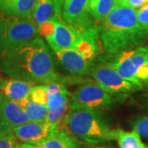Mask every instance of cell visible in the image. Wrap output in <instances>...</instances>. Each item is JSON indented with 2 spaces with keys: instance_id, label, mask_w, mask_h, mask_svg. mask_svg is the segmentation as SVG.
Segmentation results:
<instances>
[{
  "instance_id": "cell-1",
  "label": "cell",
  "mask_w": 148,
  "mask_h": 148,
  "mask_svg": "<svg viewBox=\"0 0 148 148\" xmlns=\"http://www.w3.org/2000/svg\"><path fill=\"white\" fill-rule=\"evenodd\" d=\"M0 69L11 78L33 84L48 85L59 80L51 52L40 36L2 54Z\"/></svg>"
},
{
  "instance_id": "cell-2",
  "label": "cell",
  "mask_w": 148,
  "mask_h": 148,
  "mask_svg": "<svg viewBox=\"0 0 148 148\" xmlns=\"http://www.w3.org/2000/svg\"><path fill=\"white\" fill-rule=\"evenodd\" d=\"M98 27L105 58L110 59L121 51L132 49L148 36V32L139 25L137 10L125 6H116Z\"/></svg>"
},
{
  "instance_id": "cell-3",
  "label": "cell",
  "mask_w": 148,
  "mask_h": 148,
  "mask_svg": "<svg viewBox=\"0 0 148 148\" xmlns=\"http://www.w3.org/2000/svg\"><path fill=\"white\" fill-rule=\"evenodd\" d=\"M63 127L75 138L89 145L115 140V129L110 127L100 110H71Z\"/></svg>"
},
{
  "instance_id": "cell-4",
  "label": "cell",
  "mask_w": 148,
  "mask_h": 148,
  "mask_svg": "<svg viewBox=\"0 0 148 148\" xmlns=\"http://www.w3.org/2000/svg\"><path fill=\"white\" fill-rule=\"evenodd\" d=\"M39 28L32 17L0 13V56L38 36Z\"/></svg>"
},
{
  "instance_id": "cell-5",
  "label": "cell",
  "mask_w": 148,
  "mask_h": 148,
  "mask_svg": "<svg viewBox=\"0 0 148 148\" xmlns=\"http://www.w3.org/2000/svg\"><path fill=\"white\" fill-rule=\"evenodd\" d=\"M38 28L39 35L45 37L49 45L54 53L64 49H78L81 38L62 19L61 16H53L49 21Z\"/></svg>"
},
{
  "instance_id": "cell-6",
  "label": "cell",
  "mask_w": 148,
  "mask_h": 148,
  "mask_svg": "<svg viewBox=\"0 0 148 148\" xmlns=\"http://www.w3.org/2000/svg\"><path fill=\"white\" fill-rule=\"evenodd\" d=\"M114 102L111 95L97 82H85L78 86L70 95V109L101 110Z\"/></svg>"
},
{
  "instance_id": "cell-7",
  "label": "cell",
  "mask_w": 148,
  "mask_h": 148,
  "mask_svg": "<svg viewBox=\"0 0 148 148\" xmlns=\"http://www.w3.org/2000/svg\"><path fill=\"white\" fill-rule=\"evenodd\" d=\"M147 61V46H140L119 52L107 64L115 69L123 78L143 88V84L137 77V72L139 67Z\"/></svg>"
},
{
  "instance_id": "cell-8",
  "label": "cell",
  "mask_w": 148,
  "mask_h": 148,
  "mask_svg": "<svg viewBox=\"0 0 148 148\" xmlns=\"http://www.w3.org/2000/svg\"><path fill=\"white\" fill-rule=\"evenodd\" d=\"M46 86L49 95L47 122L53 127L62 128L64 119L71 110L69 91L63 82H55Z\"/></svg>"
},
{
  "instance_id": "cell-9",
  "label": "cell",
  "mask_w": 148,
  "mask_h": 148,
  "mask_svg": "<svg viewBox=\"0 0 148 148\" xmlns=\"http://www.w3.org/2000/svg\"><path fill=\"white\" fill-rule=\"evenodd\" d=\"M89 75L110 94L127 93L141 89L138 86L123 78L115 69L108 64L92 63Z\"/></svg>"
},
{
  "instance_id": "cell-10",
  "label": "cell",
  "mask_w": 148,
  "mask_h": 148,
  "mask_svg": "<svg viewBox=\"0 0 148 148\" xmlns=\"http://www.w3.org/2000/svg\"><path fill=\"white\" fill-rule=\"evenodd\" d=\"M90 0H64L62 8V19L77 34L96 26L89 12Z\"/></svg>"
},
{
  "instance_id": "cell-11",
  "label": "cell",
  "mask_w": 148,
  "mask_h": 148,
  "mask_svg": "<svg viewBox=\"0 0 148 148\" xmlns=\"http://www.w3.org/2000/svg\"><path fill=\"white\" fill-rule=\"evenodd\" d=\"M58 129L60 128L53 127L47 121H28L12 127V132L17 139L23 143L40 146Z\"/></svg>"
},
{
  "instance_id": "cell-12",
  "label": "cell",
  "mask_w": 148,
  "mask_h": 148,
  "mask_svg": "<svg viewBox=\"0 0 148 148\" xmlns=\"http://www.w3.org/2000/svg\"><path fill=\"white\" fill-rule=\"evenodd\" d=\"M55 53L60 64L70 73L89 75L90 66L93 62L85 58L79 51L73 49H64Z\"/></svg>"
},
{
  "instance_id": "cell-13",
  "label": "cell",
  "mask_w": 148,
  "mask_h": 148,
  "mask_svg": "<svg viewBox=\"0 0 148 148\" xmlns=\"http://www.w3.org/2000/svg\"><path fill=\"white\" fill-rule=\"evenodd\" d=\"M0 114L12 127L28 122V118L21 105L3 95L0 101Z\"/></svg>"
},
{
  "instance_id": "cell-14",
  "label": "cell",
  "mask_w": 148,
  "mask_h": 148,
  "mask_svg": "<svg viewBox=\"0 0 148 148\" xmlns=\"http://www.w3.org/2000/svg\"><path fill=\"white\" fill-rule=\"evenodd\" d=\"M36 0H0V13L19 17H32Z\"/></svg>"
},
{
  "instance_id": "cell-15",
  "label": "cell",
  "mask_w": 148,
  "mask_h": 148,
  "mask_svg": "<svg viewBox=\"0 0 148 148\" xmlns=\"http://www.w3.org/2000/svg\"><path fill=\"white\" fill-rule=\"evenodd\" d=\"M37 148H84L78 139L64 127L57 130Z\"/></svg>"
},
{
  "instance_id": "cell-16",
  "label": "cell",
  "mask_w": 148,
  "mask_h": 148,
  "mask_svg": "<svg viewBox=\"0 0 148 148\" xmlns=\"http://www.w3.org/2000/svg\"><path fill=\"white\" fill-rule=\"evenodd\" d=\"M34 86L35 84L29 82L12 78L6 81L0 91L7 98L19 102L29 97L31 90Z\"/></svg>"
},
{
  "instance_id": "cell-17",
  "label": "cell",
  "mask_w": 148,
  "mask_h": 148,
  "mask_svg": "<svg viewBox=\"0 0 148 148\" xmlns=\"http://www.w3.org/2000/svg\"><path fill=\"white\" fill-rule=\"evenodd\" d=\"M25 113L27 114L29 121L45 122L48 119V106L37 104L32 101L29 97L18 102Z\"/></svg>"
},
{
  "instance_id": "cell-18",
  "label": "cell",
  "mask_w": 148,
  "mask_h": 148,
  "mask_svg": "<svg viewBox=\"0 0 148 148\" xmlns=\"http://www.w3.org/2000/svg\"><path fill=\"white\" fill-rule=\"evenodd\" d=\"M54 16L53 0H36L32 17L38 27L46 23Z\"/></svg>"
},
{
  "instance_id": "cell-19",
  "label": "cell",
  "mask_w": 148,
  "mask_h": 148,
  "mask_svg": "<svg viewBox=\"0 0 148 148\" xmlns=\"http://www.w3.org/2000/svg\"><path fill=\"white\" fill-rule=\"evenodd\" d=\"M115 140L119 148H148L147 145L143 143L141 136L136 131L126 132L123 129H115Z\"/></svg>"
},
{
  "instance_id": "cell-20",
  "label": "cell",
  "mask_w": 148,
  "mask_h": 148,
  "mask_svg": "<svg viewBox=\"0 0 148 148\" xmlns=\"http://www.w3.org/2000/svg\"><path fill=\"white\" fill-rule=\"evenodd\" d=\"M118 5V0H90L89 12L93 19L101 21Z\"/></svg>"
},
{
  "instance_id": "cell-21",
  "label": "cell",
  "mask_w": 148,
  "mask_h": 148,
  "mask_svg": "<svg viewBox=\"0 0 148 148\" xmlns=\"http://www.w3.org/2000/svg\"><path fill=\"white\" fill-rule=\"evenodd\" d=\"M29 98L37 104L47 106L48 101H49L47 86L46 85L34 86L31 90Z\"/></svg>"
},
{
  "instance_id": "cell-22",
  "label": "cell",
  "mask_w": 148,
  "mask_h": 148,
  "mask_svg": "<svg viewBox=\"0 0 148 148\" xmlns=\"http://www.w3.org/2000/svg\"><path fill=\"white\" fill-rule=\"evenodd\" d=\"M133 130L144 138H148V116L138 118L132 124Z\"/></svg>"
},
{
  "instance_id": "cell-23",
  "label": "cell",
  "mask_w": 148,
  "mask_h": 148,
  "mask_svg": "<svg viewBox=\"0 0 148 148\" xmlns=\"http://www.w3.org/2000/svg\"><path fill=\"white\" fill-rule=\"evenodd\" d=\"M12 130L5 135L0 137V148H19L20 143L18 142Z\"/></svg>"
},
{
  "instance_id": "cell-24",
  "label": "cell",
  "mask_w": 148,
  "mask_h": 148,
  "mask_svg": "<svg viewBox=\"0 0 148 148\" xmlns=\"http://www.w3.org/2000/svg\"><path fill=\"white\" fill-rule=\"evenodd\" d=\"M137 16L139 25L143 30L148 32V2L137 10Z\"/></svg>"
},
{
  "instance_id": "cell-25",
  "label": "cell",
  "mask_w": 148,
  "mask_h": 148,
  "mask_svg": "<svg viewBox=\"0 0 148 148\" xmlns=\"http://www.w3.org/2000/svg\"><path fill=\"white\" fill-rule=\"evenodd\" d=\"M146 3H147L146 0H123L122 3H120L119 5L132 8L134 9H138Z\"/></svg>"
},
{
  "instance_id": "cell-26",
  "label": "cell",
  "mask_w": 148,
  "mask_h": 148,
  "mask_svg": "<svg viewBox=\"0 0 148 148\" xmlns=\"http://www.w3.org/2000/svg\"><path fill=\"white\" fill-rule=\"evenodd\" d=\"M12 130V127L7 123L3 116L0 114V137L5 135Z\"/></svg>"
},
{
  "instance_id": "cell-27",
  "label": "cell",
  "mask_w": 148,
  "mask_h": 148,
  "mask_svg": "<svg viewBox=\"0 0 148 148\" xmlns=\"http://www.w3.org/2000/svg\"><path fill=\"white\" fill-rule=\"evenodd\" d=\"M53 3L54 8V16H61L64 0H53Z\"/></svg>"
},
{
  "instance_id": "cell-28",
  "label": "cell",
  "mask_w": 148,
  "mask_h": 148,
  "mask_svg": "<svg viewBox=\"0 0 148 148\" xmlns=\"http://www.w3.org/2000/svg\"><path fill=\"white\" fill-rule=\"evenodd\" d=\"M19 148H37V146L31 145V144H27V143H22L20 145Z\"/></svg>"
},
{
  "instance_id": "cell-29",
  "label": "cell",
  "mask_w": 148,
  "mask_h": 148,
  "mask_svg": "<svg viewBox=\"0 0 148 148\" xmlns=\"http://www.w3.org/2000/svg\"><path fill=\"white\" fill-rule=\"evenodd\" d=\"M6 81H7V79L3 78V77H2L0 76V90H2V88L3 87V86H4V84H5Z\"/></svg>"
},
{
  "instance_id": "cell-30",
  "label": "cell",
  "mask_w": 148,
  "mask_h": 148,
  "mask_svg": "<svg viewBox=\"0 0 148 148\" xmlns=\"http://www.w3.org/2000/svg\"><path fill=\"white\" fill-rule=\"evenodd\" d=\"M3 93L0 91V101H1V100L3 99Z\"/></svg>"
},
{
  "instance_id": "cell-31",
  "label": "cell",
  "mask_w": 148,
  "mask_h": 148,
  "mask_svg": "<svg viewBox=\"0 0 148 148\" xmlns=\"http://www.w3.org/2000/svg\"><path fill=\"white\" fill-rule=\"evenodd\" d=\"M146 46H147V58L148 61V45H146Z\"/></svg>"
},
{
  "instance_id": "cell-32",
  "label": "cell",
  "mask_w": 148,
  "mask_h": 148,
  "mask_svg": "<svg viewBox=\"0 0 148 148\" xmlns=\"http://www.w3.org/2000/svg\"><path fill=\"white\" fill-rule=\"evenodd\" d=\"M95 148H107V147H95Z\"/></svg>"
},
{
  "instance_id": "cell-33",
  "label": "cell",
  "mask_w": 148,
  "mask_h": 148,
  "mask_svg": "<svg viewBox=\"0 0 148 148\" xmlns=\"http://www.w3.org/2000/svg\"><path fill=\"white\" fill-rule=\"evenodd\" d=\"M146 1H147V2H148V0H146Z\"/></svg>"
}]
</instances>
